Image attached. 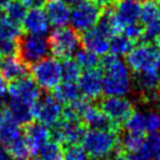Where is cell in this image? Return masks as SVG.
<instances>
[{
  "label": "cell",
  "mask_w": 160,
  "mask_h": 160,
  "mask_svg": "<svg viewBox=\"0 0 160 160\" xmlns=\"http://www.w3.org/2000/svg\"><path fill=\"white\" fill-rule=\"evenodd\" d=\"M28 66L19 57L11 56L0 59V73L6 81L13 82L16 80L22 79L28 77Z\"/></svg>",
  "instance_id": "cell-19"
},
{
  "label": "cell",
  "mask_w": 160,
  "mask_h": 160,
  "mask_svg": "<svg viewBox=\"0 0 160 160\" xmlns=\"http://www.w3.org/2000/svg\"><path fill=\"white\" fill-rule=\"evenodd\" d=\"M137 85L146 92H153L160 87V73L158 70L138 73Z\"/></svg>",
  "instance_id": "cell-27"
},
{
  "label": "cell",
  "mask_w": 160,
  "mask_h": 160,
  "mask_svg": "<svg viewBox=\"0 0 160 160\" xmlns=\"http://www.w3.org/2000/svg\"><path fill=\"white\" fill-rule=\"evenodd\" d=\"M7 100V110L10 113V115L12 116L14 121L20 125H27L29 123L32 122V120L34 118L33 114V107L34 105L25 104L22 102H18V101Z\"/></svg>",
  "instance_id": "cell-23"
},
{
  "label": "cell",
  "mask_w": 160,
  "mask_h": 160,
  "mask_svg": "<svg viewBox=\"0 0 160 160\" xmlns=\"http://www.w3.org/2000/svg\"><path fill=\"white\" fill-rule=\"evenodd\" d=\"M51 53L48 40L44 35L25 34L21 35L18 40L19 58L25 65H34L44 58L48 57Z\"/></svg>",
  "instance_id": "cell-5"
},
{
  "label": "cell",
  "mask_w": 160,
  "mask_h": 160,
  "mask_svg": "<svg viewBox=\"0 0 160 160\" xmlns=\"http://www.w3.org/2000/svg\"><path fill=\"white\" fill-rule=\"evenodd\" d=\"M13 0H0V9H6Z\"/></svg>",
  "instance_id": "cell-47"
},
{
  "label": "cell",
  "mask_w": 160,
  "mask_h": 160,
  "mask_svg": "<svg viewBox=\"0 0 160 160\" xmlns=\"http://www.w3.org/2000/svg\"><path fill=\"white\" fill-rule=\"evenodd\" d=\"M28 12V7L22 0H13L9 6L5 9L6 18L9 19L10 21L21 24L24 19L25 14Z\"/></svg>",
  "instance_id": "cell-30"
},
{
  "label": "cell",
  "mask_w": 160,
  "mask_h": 160,
  "mask_svg": "<svg viewBox=\"0 0 160 160\" xmlns=\"http://www.w3.org/2000/svg\"><path fill=\"white\" fill-rule=\"evenodd\" d=\"M132 160H133V159H132Z\"/></svg>",
  "instance_id": "cell-55"
},
{
  "label": "cell",
  "mask_w": 160,
  "mask_h": 160,
  "mask_svg": "<svg viewBox=\"0 0 160 160\" xmlns=\"http://www.w3.org/2000/svg\"><path fill=\"white\" fill-rule=\"evenodd\" d=\"M103 93L107 97H124L129 92L132 79L129 68L120 57L104 55L100 59Z\"/></svg>",
  "instance_id": "cell-1"
},
{
  "label": "cell",
  "mask_w": 160,
  "mask_h": 160,
  "mask_svg": "<svg viewBox=\"0 0 160 160\" xmlns=\"http://www.w3.org/2000/svg\"><path fill=\"white\" fill-rule=\"evenodd\" d=\"M157 43H158V45H159V48H160V35H159V38H157Z\"/></svg>",
  "instance_id": "cell-51"
},
{
  "label": "cell",
  "mask_w": 160,
  "mask_h": 160,
  "mask_svg": "<svg viewBox=\"0 0 160 160\" xmlns=\"http://www.w3.org/2000/svg\"><path fill=\"white\" fill-rule=\"evenodd\" d=\"M146 115V132L148 133H159L160 131V114L150 112Z\"/></svg>",
  "instance_id": "cell-40"
},
{
  "label": "cell",
  "mask_w": 160,
  "mask_h": 160,
  "mask_svg": "<svg viewBox=\"0 0 160 160\" xmlns=\"http://www.w3.org/2000/svg\"><path fill=\"white\" fill-rule=\"evenodd\" d=\"M81 43L83 48L92 52L98 56H104L109 52L110 38L102 33L97 27L83 32Z\"/></svg>",
  "instance_id": "cell-17"
},
{
  "label": "cell",
  "mask_w": 160,
  "mask_h": 160,
  "mask_svg": "<svg viewBox=\"0 0 160 160\" xmlns=\"http://www.w3.org/2000/svg\"><path fill=\"white\" fill-rule=\"evenodd\" d=\"M8 91L7 83H6V80L3 79V77L0 73V102L2 103L6 100V94Z\"/></svg>",
  "instance_id": "cell-42"
},
{
  "label": "cell",
  "mask_w": 160,
  "mask_h": 160,
  "mask_svg": "<svg viewBox=\"0 0 160 160\" xmlns=\"http://www.w3.org/2000/svg\"><path fill=\"white\" fill-rule=\"evenodd\" d=\"M127 133L144 135L146 132V115L140 112H133L124 122Z\"/></svg>",
  "instance_id": "cell-28"
},
{
  "label": "cell",
  "mask_w": 160,
  "mask_h": 160,
  "mask_svg": "<svg viewBox=\"0 0 160 160\" xmlns=\"http://www.w3.org/2000/svg\"><path fill=\"white\" fill-rule=\"evenodd\" d=\"M108 160H132V158L122 155V153H115V155H112L111 157L108 158Z\"/></svg>",
  "instance_id": "cell-45"
},
{
  "label": "cell",
  "mask_w": 160,
  "mask_h": 160,
  "mask_svg": "<svg viewBox=\"0 0 160 160\" xmlns=\"http://www.w3.org/2000/svg\"><path fill=\"white\" fill-rule=\"evenodd\" d=\"M81 121L86 127L89 129H102V131H118V125L114 124L102 110L90 104L88 109L83 112Z\"/></svg>",
  "instance_id": "cell-15"
},
{
  "label": "cell",
  "mask_w": 160,
  "mask_h": 160,
  "mask_svg": "<svg viewBox=\"0 0 160 160\" xmlns=\"http://www.w3.org/2000/svg\"><path fill=\"white\" fill-rule=\"evenodd\" d=\"M81 142L88 156L94 160H102L114 155L118 145V138L116 132L113 131L88 129Z\"/></svg>",
  "instance_id": "cell-2"
},
{
  "label": "cell",
  "mask_w": 160,
  "mask_h": 160,
  "mask_svg": "<svg viewBox=\"0 0 160 160\" xmlns=\"http://www.w3.org/2000/svg\"><path fill=\"white\" fill-rule=\"evenodd\" d=\"M86 126L79 118H65L52 126L51 137L60 145H75L81 142L86 133Z\"/></svg>",
  "instance_id": "cell-7"
},
{
  "label": "cell",
  "mask_w": 160,
  "mask_h": 160,
  "mask_svg": "<svg viewBox=\"0 0 160 160\" xmlns=\"http://www.w3.org/2000/svg\"><path fill=\"white\" fill-rule=\"evenodd\" d=\"M0 160H12L7 147L2 144H0Z\"/></svg>",
  "instance_id": "cell-43"
},
{
  "label": "cell",
  "mask_w": 160,
  "mask_h": 160,
  "mask_svg": "<svg viewBox=\"0 0 160 160\" xmlns=\"http://www.w3.org/2000/svg\"><path fill=\"white\" fill-rule=\"evenodd\" d=\"M160 152V134L159 133H149L147 137L144 138L140 149L132 155L133 160H152Z\"/></svg>",
  "instance_id": "cell-21"
},
{
  "label": "cell",
  "mask_w": 160,
  "mask_h": 160,
  "mask_svg": "<svg viewBox=\"0 0 160 160\" xmlns=\"http://www.w3.org/2000/svg\"><path fill=\"white\" fill-rule=\"evenodd\" d=\"M92 2H94L97 6H99V7H109V6H111V3L113 2V0H91Z\"/></svg>",
  "instance_id": "cell-44"
},
{
  "label": "cell",
  "mask_w": 160,
  "mask_h": 160,
  "mask_svg": "<svg viewBox=\"0 0 160 160\" xmlns=\"http://www.w3.org/2000/svg\"><path fill=\"white\" fill-rule=\"evenodd\" d=\"M48 44L51 53L57 58H71L76 52L80 48L81 38L76 30L72 28L62 27L55 28L53 32L49 34Z\"/></svg>",
  "instance_id": "cell-3"
},
{
  "label": "cell",
  "mask_w": 160,
  "mask_h": 160,
  "mask_svg": "<svg viewBox=\"0 0 160 160\" xmlns=\"http://www.w3.org/2000/svg\"><path fill=\"white\" fill-rule=\"evenodd\" d=\"M157 3H158V12H159V18H160V0L157 1Z\"/></svg>",
  "instance_id": "cell-49"
},
{
  "label": "cell",
  "mask_w": 160,
  "mask_h": 160,
  "mask_svg": "<svg viewBox=\"0 0 160 160\" xmlns=\"http://www.w3.org/2000/svg\"><path fill=\"white\" fill-rule=\"evenodd\" d=\"M22 1L28 8L35 9V8H41L42 6H44L47 0H22Z\"/></svg>",
  "instance_id": "cell-41"
},
{
  "label": "cell",
  "mask_w": 160,
  "mask_h": 160,
  "mask_svg": "<svg viewBox=\"0 0 160 160\" xmlns=\"http://www.w3.org/2000/svg\"><path fill=\"white\" fill-rule=\"evenodd\" d=\"M133 47L134 42H132L124 35L116 34L110 38L109 52H111V55L116 56V57H122L125 55L127 56V54L132 51Z\"/></svg>",
  "instance_id": "cell-25"
},
{
  "label": "cell",
  "mask_w": 160,
  "mask_h": 160,
  "mask_svg": "<svg viewBox=\"0 0 160 160\" xmlns=\"http://www.w3.org/2000/svg\"><path fill=\"white\" fill-rule=\"evenodd\" d=\"M73 56H75V60L80 66V68L85 69V70L96 69L100 65L99 56L86 48H79Z\"/></svg>",
  "instance_id": "cell-26"
},
{
  "label": "cell",
  "mask_w": 160,
  "mask_h": 160,
  "mask_svg": "<svg viewBox=\"0 0 160 160\" xmlns=\"http://www.w3.org/2000/svg\"><path fill=\"white\" fill-rule=\"evenodd\" d=\"M31 73L36 85L44 90H54L62 81V64L56 57H46L32 65Z\"/></svg>",
  "instance_id": "cell-6"
},
{
  "label": "cell",
  "mask_w": 160,
  "mask_h": 160,
  "mask_svg": "<svg viewBox=\"0 0 160 160\" xmlns=\"http://www.w3.org/2000/svg\"><path fill=\"white\" fill-rule=\"evenodd\" d=\"M144 135L139 134H133V133H126L122 137V139L118 140L122 149L127 153L135 155L142 147L144 142Z\"/></svg>",
  "instance_id": "cell-31"
},
{
  "label": "cell",
  "mask_w": 160,
  "mask_h": 160,
  "mask_svg": "<svg viewBox=\"0 0 160 160\" xmlns=\"http://www.w3.org/2000/svg\"><path fill=\"white\" fill-rule=\"evenodd\" d=\"M155 160H160V152H159V153H158V155H157V156H156Z\"/></svg>",
  "instance_id": "cell-50"
},
{
  "label": "cell",
  "mask_w": 160,
  "mask_h": 160,
  "mask_svg": "<svg viewBox=\"0 0 160 160\" xmlns=\"http://www.w3.org/2000/svg\"><path fill=\"white\" fill-rule=\"evenodd\" d=\"M18 54V40L0 38V56L11 57Z\"/></svg>",
  "instance_id": "cell-38"
},
{
  "label": "cell",
  "mask_w": 160,
  "mask_h": 160,
  "mask_svg": "<svg viewBox=\"0 0 160 160\" xmlns=\"http://www.w3.org/2000/svg\"><path fill=\"white\" fill-rule=\"evenodd\" d=\"M100 16L101 8L91 0H85L71 9L69 22L73 30L83 33L98 24Z\"/></svg>",
  "instance_id": "cell-8"
},
{
  "label": "cell",
  "mask_w": 160,
  "mask_h": 160,
  "mask_svg": "<svg viewBox=\"0 0 160 160\" xmlns=\"http://www.w3.org/2000/svg\"><path fill=\"white\" fill-rule=\"evenodd\" d=\"M160 62V49L158 46L144 43L133 47L127 54L126 64L129 70L144 73L158 70Z\"/></svg>",
  "instance_id": "cell-4"
},
{
  "label": "cell",
  "mask_w": 160,
  "mask_h": 160,
  "mask_svg": "<svg viewBox=\"0 0 160 160\" xmlns=\"http://www.w3.org/2000/svg\"><path fill=\"white\" fill-rule=\"evenodd\" d=\"M44 6V11L52 27L62 28L69 23L71 10L64 0H47Z\"/></svg>",
  "instance_id": "cell-16"
},
{
  "label": "cell",
  "mask_w": 160,
  "mask_h": 160,
  "mask_svg": "<svg viewBox=\"0 0 160 160\" xmlns=\"http://www.w3.org/2000/svg\"><path fill=\"white\" fill-rule=\"evenodd\" d=\"M62 103L52 94L41 96L33 107L34 118L47 127H52L60 120Z\"/></svg>",
  "instance_id": "cell-9"
},
{
  "label": "cell",
  "mask_w": 160,
  "mask_h": 160,
  "mask_svg": "<svg viewBox=\"0 0 160 160\" xmlns=\"http://www.w3.org/2000/svg\"><path fill=\"white\" fill-rule=\"evenodd\" d=\"M159 19L158 3L156 0H145L140 6V20L144 24Z\"/></svg>",
  "instance_id": "cell-35"
},
{
  "label": "cell",
  "mask_w": 160,
  "mask_h": 160,
  "mask_svg": "<svg viewBox=\"0 0 160 160\" xmlns=\"http://www.w3.org/2000/svg\"><path fill=\"white\" fill-rule=\"evenodd\" d=\"M41 160H64V148L57 142L49 140L38 152Z\"/></svg>",
  "instance_id": "cell-33"
},
{
  "label": "cell",
  "mask_w": 160,
  "mask_h": 160,
  "mask_svg": "<svg viewBox=\"0 0 160 160\" xmlns=\"http://www.w3.org/2000/svg\"><path fill=\"white\" fill-rule=\"evenodd\" d=\"M159 35H160V18L145 24L144 34H142V38L145 40V42L149 43L150 41H157Z\"/></svg>",
  "instance_id": "cell-37"
},
{
  "label": "cell",
  "mask_w": 160,
  "mask_h": 160,
  "mask_svg": "<svg viewBox=\"0 0 160 160\" xmlns=\"http://www.w3.org/2000/svg\"><path fill=\"white\" fill-rule=\"evenodd\" d=\"M1 111H2V109H1V105H0V114H1Z\"/></svg>",
  "instance_id": "cell-54"
},
{
  "label": "cell",
  "mask_w": 160,
  "mask_h": 160,
  "mask_svg": "<svg viewBox=\"0 0 160 160\" xmlns=\"http://www.w3.org/2000/svg\"><path fill=\"white\" fill-rule=\"evenodd\" d=\"M7 149L12 160H29L30 156H31V151L23 137L8 145Z\"/></svg>",
  "instance_id": "cell-34"
},
{
  "label": "cell",
  "mask_w": 160,
  "mask_h": 160,
  "mask_svg": "<svg viewBox=\"0 0 160 160\" xmlns=\"http://www.w3.org/2000/svg\"><path fill=\"white\" fill-rule=\"evenodd\" d=\"M96 27L109 38L118 34L123 30L115 17L114 9L111 6L107 7L103 11H101L100 19H99L98 24Z\"/></svg>",
  "instance_id": "cell-22"
},
{
  "label": "cell",
  "mask_w": 160,
  "mask_h": 160,
  "mask_svg": "<svg viewBox=\"0 0 160 160\" xmlns=\"http://www.w3.org/2000/svg\"><path fill=\"white\" fill-rule=\"evenodd\" d=\"M122 31H123V35L126 36L132 42H136V41L142 38L144 28L137 22V23H132V24L125 25Z\"/></svg>",
  "instance_id": "cell-39"
},
{
  "label": "cell",
  "mask_w": 160,
  "mask_h": 160,
  "mask_svg": "<svg viewBox=\"0 0 160 160\" xmlns=\"http://www.w3.org/2000/svg\"><path fill=\"white\" fill-rule=\"evenodd\" d=\"M22 35L20 24L10 21L6 17L0 18V38L19 40Z\"/></svg>",
  "instance_id": "cell-32"
},
{
  "label": "cell",
  "mask_w": 160,
  "mask_h": 160,
  "mask_svg": "<svg viewBox=\"0 0 160 160\" xmlns=\"http://www.w3.org/2000/svg\"><path fill=\"white\" fill-rule=\"evenodd\" d=\"M7 92L9 100L18 101L30 105L35 104V102L42 96L41 88L36 85L33 79L29 77L10 82Z\"/></svg>",
  "instance_id": "cell-10"
},
{
  "label": "cell",
  "mask_w": 160,
  "mask_h": 160,
  "mask_svg": "<svg viewBox=\"0 0 160 160\" xmlns=\"http://www.w3.org/2000/svg\"><path fill=\"white\" fill-rule=\"evenodd\" d=\"M114 9V13L118 19L122 29L125 25L137 23L140 20V6L139 3L129 2V1H121Z\"/></svg>",
  "instance_id": "cell-20"
},
{
  "label": "cell",
  "mask_w": 160,
  "mask_h": 160,
  "mask_svg": "<svg viewBox=\"0 0 160 160\" xmlns=\"http://www.w3.org/2000/svg\"><path fill=\"white\" fill-rule=\"evenodd\" d=\"M22 129L20 128V124L16 122L10 115L7 109H2L0 114V142L5 145L12 144L16 140L22 137Z\"/></svg>",
  "instance_id": "cell-18"
},
{
  "label": "cell",
  "mask_w": 160,
  "mask_h": 160,
  "mask_svg": "<svg viewBox=\"0 0 160 160\" xmlns=\"http://www.w3.org/2000/svg\"><path fill=\"white\" fill-rule=\"evenodd\" d=\"M158 71H159V73H160V62H159V66H158Z\"/></svg>",
  "instance_id": "cell-53"
},
{
  "label": "cell",
  "mask_w": 160,
  "mask_h": 160,
  "mask_svg": "<svg viewBox=\"0 0 160 160\" xmlns=\"http://www.w3.org/2000/svg\"><path fill=\"white\" fill-rule=\"evenodd\" d=\"M88 155L78 144L66 145L64 148V160H87Z\"/></svg>",
  "instance_id": "cell-36"
},
{
  "label": "cell",
  "mask_w": 160,
  "mask_h": 160,
  "mask_svg": "<svg viewBox=\"0 0 160 160\" xmlns=\"http://www.w3.org/2000/svg\"><path fill=\"white\" fill-rule=\"evenodd\" d=\"M24 140L29 147L31 155H38L40 150L49 142L51 138V131L47 126L40 122H31L25 125L24 131Z\"/></svg>",
  "instance_id": "cell-13"
},
{
  "label": "cell",
  "mask_w": 160,
  "mask_h": 160,
  "mask_svg": "<svg viewBox=\"0 0 160 160\" xmlns=\"http://www.w3.org/2000/svg\"><path fill=\"white\" fill-rule=\"evenodd\" d=\"M22 27L28 34L45 35L48 33L51 24L44 10L41 8H35L27 12L22 21Z\"/></svg>",
  "instance_id": "cell-14"
},
{
  "label": "cell",
  "mask_w": 160,
  "mask_h": 160,
  "mask_svg": "<svg viewBox=\"0 0 160 160\" xmlns=\"http://www.w3.org/2000/svg\"><path fill=\"white\" fill-rule=\"evenodd\" d=\"M80 96H81V93H80L79 87L76 82L64 81L54 89V97L60 103H64V104L67 105L71 104L76 100H78Z\"/></svg>",
  "instance_id": "cell-24"
},
{
  "label": "cell",
  "mask_w": 160,
  "mask_h": 160,
  "mask_svg": "<svg viewBox=\"0 0 160 160\" xmlns=\"http://www.w3.org/2000/svg\"><path fill=\"white\" fill-rule=\"evenodd\" d=\"M123 1H129V2H136V3H139L140 1H145V0H123Z\"/></svg>",
  "instance_id": "cell-48"
},
{
  "label": "cell",
  "mask_w": 160,
  "mask_h": 160,
  "mask_svg": "<svg viewBox=\"0 0 160 160\" xmlns=\"http://www.w3.org/2000/svg\"><path fill=\"white\" fill-rule=\"evenodd\" d=\"M62 64V79L66 82H77L81 75V68L72 58H66Z\"/></svg>",
  "instance_id": "cell-29"
},
{
  "label": "cell",
  "mask_w": 160,
  "mask_h": 160,
  "mask_svg": "<svg viewBox=\"0 0 160 160\" xmlns=\"http://www.w3.org/2000/svg\"><path fill=\"white\" fill-rule=\"evenodd\" d=\"M78 87L83 98L89 101L97 100L103 93L102 72L99 69H89L81 72L78 79Z\"/></svg>",
  "instance_id": "cell-12"
},
{
  "label": "cell",
  "mask_w": 160,
  "mask_h": 160,
  "mask_svg": "<svg viewBox=\"0 0 160 160\" xmlns=\"http://www.w3.org/2000/svg\"><path fill=\"white\" fill-rule=\"evenodd\" d=\"M29 160H41V159H38V158H32V159H29Z\"/></svg>",
  "instance_id": "cell-52"
},
{
  "label": "cell",
  "mask_w": 160,
  "mask_h": 160,
  "mask_svg": "<svg viewBox=\"0 0 160 160\" xmlns=\"http://www.w3.org/2000/svg\"><path fill=\"white\" fill-rule=\"evenodd\" d=\"M100 109L118 126L124 123L134 112L131 101L124 97H107L102 99Z\"/></svg>",
  "instance_id": "cell-11"
},
{
  "label": "cell",
  "mask_w": 160,
  "mask_h": 160,
  "mask_svg": "<svg viewBox=\"0 0 160 160\" xmlns=\"http://www.w3.org/2000/svg\"><path fill=\"white\" fill-rule=\"evenodd\" d=\"M64 1L68 6H72V7H75V6L79 5V3H81L82 1H85V0H64Z\"/></svg>",
  "instance_id": "cell-46"
},
{
  "label": "cell",
  "mask_w": 160,
  "mask_h": 160,
  "mask_svg": "<svg viewBox=\"0 0 160 160\" xmlns=\"http://www.w3.org/2000/svg\"><path fill=\"white\" fill-rule=\"evenodd\" d=\"M93 160H94V159H93Z\"/></svg>",
  "instance_id": "cell-56"
}]
</instances>
